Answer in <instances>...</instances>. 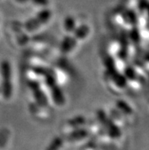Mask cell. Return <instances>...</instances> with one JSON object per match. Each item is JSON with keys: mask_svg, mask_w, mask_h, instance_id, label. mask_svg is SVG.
<instances>
[{"mask_svg": "<svg viewBox=\"0 0 149 150\" xmlns=\"http://www.w3.org/2000/svg\"><path fill=\"white\" fill-rule=\"evenodd\" d=\"M112 75V81L114 83L117 87L119 88H124L127 86L128 80L125 77L123 73H119V72L114 71L111 72Z\"/></svg>", "mask_w": 149, "mask_h": 150, "instance_id": "7", "label": "cell"}, {"mask_svg": "<svg viewBox=\"0 0 149 150\" xmlns=\"http://www.w3.org/2000/svg\"><path fill=\"white\" fill-rule=\"evenodd\" d=\"M15 1L19 4H25L27 2H30V0H15Z\"/></svg>", "mask_w": 149, "mask_h": 150, "instance_id": "19", "label": "cell"}, {"mask_svg": "<svg viewBox=\"0 0 149 150\" xmlns=\"http://www.w3.org/2000/svg\"><path fill=\"white\" fill-rule=\"evenodd\" d=\"M122 18L126 25L132 27L136 26L138 24V15L133 9H127L123 11V13L122 14Z\"/></svg>", "mask_w": 149, "mask_h": 150, "instance_id": "5", "label": "cell"}, {"mask_svg": "<svg viewBox=\"0 0 149 150\" xmlns=\"http://www.w3.org/2000/svg\"><path fill=\"white\" fill-rule=\"evenodd\" d=\"M129 36L130 40L135 44H138L141 40V34H140L138 28H137L136 26L132 27V30L129 31Z\"/></svg>", "mask_w": 149, "mask_h": 150, "instance_id": "14", "label": "cell"}, {"mask_svg": "<svg viewBox=\"0 0 149 150\" xmlns=\"http://www.w3.org/2000/svg\"><path fill=\"white\" fill-rule=\"evenodd\" d=\"M77 27V21L72 15H68L63 21V28L68 34H72Z\"/></svg>", "mask_w": 149, "mask_h": 150, "instance_id": "10", "label": "cell"}, {"mask_svg": "<svg viewBox=\"0 0 149 150\" xmlns=\"http://www.w3.org/2000/svg\"><path fill=\"white\" fill-rule=\"evenodd\" d=\"M50 88L51 96H52V99H53L55 105H58V106H62L66 102V98H65V95L63 91L56 85L51 87Z\"/></svg>", "mask_w": 149, "mask_h": 150, "instance_id": "4", "label": "cell"}, {"mask_svg": "<svg viewBox=\"0 0 149 150\" xmlns=\"http://www.w3.org/2000/svg\"><path fill=\"white\" fill-rule=\"evenodd\" d=\"M90 33H91L90 26L87 24H81L80 25H77L72 34L76 38L78 41H79V40H83L86 39Z\"/></svg>", "mask_w": 149, "mask_h": 150, "instance_id": "3", "label": "cell"}, {"mask_svg": "<svg viewBox=\"0 0 149 150\" xmlns=\"http://www.w3.org/2000/svg\"><path fill=\"white\" fill-rule=\"evenodd\" d=\"M62 139L60 137H56L51 141L46 150H59L62 146Z\"/></svg>", "mask_w": 149, "mask_h": 150, "instance_id": "16", "label": "cell"}, {"mask_svg": "<svg viewBox=\"0 0 149 150\" xmlns=\"http://www.w3.org/2000/svg\"><path fill=\"white\" fill-rule=\"evenodd\" d=\"M78 40L72 34H68L62 38L59 45L60 51L63 54H68L72 52L78 45Z\"/></svg>", "mask_w": 149, "mask_h": 150, "instance_id": "2", "label": "cell"}, {"mask_svg": "<svg viewBox=\"0 0 149 150\" xmlns=\"http://www.w3.org/2000/svg\"><path fill=\"white\" fill-rule=\"evenodd\" d=\"M0 76H1V91L4 98L10 99L13 93L12 85V68L10 62L4 59L0 63Z\"/></svg>", "mask_w": 149, "mask_h": 150, "instance_id": "1", "label": "cell"}, {"mask_svg": "<svg viewBox=\"0 0 149 150\" xmlns=\"http://www.w3.org/2000/svg\"><path fill=\"white\" fill-rule=\"evenodd\" d=\"M107 134L112 138H117L120 137L121 129L113 122H109V124H107Z\"/></svg>", "mask_w": 149, "mask_h": 150, "instance_id": "12", "label": "cell"}, {"mask_svg": "<svg viewBox=\"0 0 149 150\" xmlns=\"http://www.w3.org/2000/svg\"><path fill=\"white\" fill-rule=\"evenodd\" d=\"M41 27L42 25L40 23V21L36 18L35 16L30 18L24 23V28L28 32H34Z\"/></svg>", "mask_w": 149, "mask_h": 150, "instance_id": "9", "label": "cell"}, {"mask_svg": "<svg viewBox=\"0 0 149 150\" xmlns=\"http://www.w3.org/2000/svg\"><path fill=\"white\" fill-rule=\"evenodd\" d=\"M116 107H117V110H119V112L122 114H124L126 115H130L132 114V108L129 105L126 101H123V100H118L116 102Z\"/></svg>", "mask_w": 149, "mask_h": 150, "instance_id": "11", "label": "cell"}, {"mask_svg": "<svg viewBox=\"0 0 149 150\" xmlns=\"http://www.w3.org/2000/svg\"><path fill=\"white\" fill-rule=\"evenodd\" d=\"M88 136V132L87 129L82 127H78L76 128L73 131H72L68 134V139L69 141H72V142L79 141L86 138Z\"/></svg>", "mask_w": 149, "mask_h": 150, "instance_id": "6", "label": "cell"}, {"mask_svg": "<svg viewBox=\"0 0 149 150\" xmlns=\"http://www.w3.org/2000/svg\"><path fill=\"white\" fill-rule=\"evenodd\" d=\"M30 2H32L34 6L43 8H47L49 3V0H30Z\"/></svg>", "mask_w": 149, "mask_h": 150, "instance_id": "18", "label": "cell"}, {"mask_svg": "<svg viewBox=\"0 0 149 150\" xmlns=\"http://www.w3.org/2000/svg\"><path fill=\"white\" fill-rule=\"evenodd\" d=\"M123 75L129 81H135L137 78V73L135 69L132 67H128L124 69Z\"/></svg>", "mask_w": 149, "mask_h": 150, "instance_id": "15", "label": "cell"}, {"mask_svg": "<svg viewBox=\"0 0 149 150\" xmlns=\"http://www.w3.org/2000/svg\"><path fill=\"white\" fill-rule=\"evenodd\" d=\"M35 17L43 26L50 21L52 18V11L48 8H43L36 14Z\"/></svg>", "mask_w": 149, "mask_h": 150, "instance_id": "8", "label": "cell"}, {"mask_svg": "<svg viewBox=\"0 0 149 150\" xmlns=\"http://www.w3.org/2000/svg\"><path fill=\"white\" fill-rule=\"evenodd\" d=\"M85 118L82 116H77L71 119L69 121L70 125L73 126L76 128L82 127V126L85 124Z\"/></svg>", "mask_w": 149, "mask_h": 150, "instance_id": "17", "label": "cell"}, {"mask_svg": "<svg viewBox=\"0 0 149 150\" xmlns=\"http://www.w3.org/2000/svg\"><path fill=\"white\" fill-rule=\"evenodd\" d=\"M32 86L33 90L35 91V99H36L37 102L41 106H45L47 105V99L44 95V92L41 91V89L39 88V87H35L33 84Z\"/></svg>", "mask_w": 149, "mask_h": 150, "instance_id": "13", "label": "cell"}]
</instances>
